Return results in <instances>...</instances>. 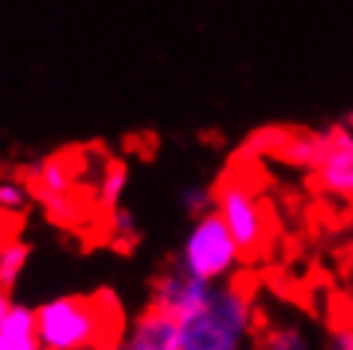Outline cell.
<instances>
[{"label":"cell","mask_w":353,"mask_h":350,"mask_svg":"<svg viewBox=\"0 0 353 350\" xmlns=\"http://www.w3.org/2000/svg\"><path fill=\"white\" fill-rule=\"evenodd\" d=\"M46 350H114L120 344L123 311L111 291L63 296L33 314Z\"/></svg>","instance_id":"6da1fadb"},{"label":"cell","mask_w":353,"mask_h":350,"mask_svg":"<svg viewBox=\"0 0 353 350\" xmlns=\"http://www.w3.org/2000/svg\"><path fill=\"white\" fill-rule=\"evenodd\" d=\"M254 276L234 278L222 291L210 287L204 305L180 320V350H234L249 327Z\"/></svg>","instance_id":"7a4b0ae2"},{"label":"cell","mask_w":353,"mask_h":350,"mask_svg":"<svg viewBox=\"0 0 353 350\" xmlns=\"http://www.w3.org/2000/svg\"><path fill=\"white\" fill-rule=\"evenodd\" d=\"M213 204H216V213L225 218L228 231H231L236 249H240V258L258 260L267 255L272 231H270L267 213H263L261 200L249 183L228 174L213 189Z\"/></svg>","instance_id":"3957f363"},{"label":"cell","mask_w":353,"mask_h":350,"mask_svg":"<svg viewBox=\"0 0 353 350\" xmlns=\"http://www.w3.org/2000/svg\"><path fill=\"white\" fill-rule=\"evenodd\" d=\"M234 258H240V249H236L225 218L219 213H204L186 243V269L201 282H210V278L222 276L234 264Z\"/></svg>","instance_id":"277c9868"},{"label":"cell","mask_w":353,"mask_h":350,"mask_svg":"<svg viewBox=\"0 0 353 350\" xmlns=\"http://www.w3.org/2000/svg\"><path fill=\"white\" fill-rule=\"evenodd\" d=\"M317 186L330 195H353V126L335 123L326 129V150L314 165Z\"/></svg>","instance_id":"5b68a950"},{"label":"cell","mask_w":353,"mask_h":350,"mask_svg":"<svg viewBox=\"0 0 353 350\" xmlns=\"http://www.w3.org/2000/svg\"><path fill=\"white\" fill-rule=\"evenodd\" d=\"M129 350H180V318L162 305L150 302L138 318L129 338Z\"/></svg>","instance_id":"8992f818"},{"label":"cell","mask_w":353,"mask_h":350,"mask_svg":"<svg viewBox=\"0 0 353 350\" xmlns=\"http://www.w3.org/2000/svg\"><path fill=\"white\" fill-rule=\"evenodd\" d=\"M126 180H129V171L123 162H108L99 177V186H96V200H99L102 209L114 213L123 198V189H126Z\"/></svg>","instance_id":"52a82bcc"},{"label":"cell","mask_w":353,"mask_h":350,"mask_svg":"<svg viewBox=\"0 0 353 350\" xmlns=\"http://www.w3.org/2000/svg\"><path fill=\"white\" fill-rule=\"evenodd\" d=\"M24 260H28V246L19 240H10L0 246V287L3 291H10L12 282L19 278Z\"/></svg>","instance_id":"ba28073f"},{"label":"cell","mask_w":353,"mask_h":350,"mask_svg":"<svg viewBox=\"0 0 353 350\" xmlns=\"http://www.w3.org/2000/svg\"><path fill=\"white\" fill-rule=\"evenodd\" d=\"M258 341L261 350H303V338L281 327H258Z\"/></svg>","instance_id":"9c48e42d"},{"label":"cell","mask_w":353,"mask_h":350,"mask_svg":"<svg viewBox=\"0 0 353 350\" xmlns=\"http://www.w3.org/2000/svg\"><path fill=\"white\" fill-rule=\"evenodd\" d=\"M28 195H30V189L21 186V183H15V180L0 183V213H19Z\"/></svg>","instance_id":"30bf717a"},{"label":"cell","mask_w":353,"mask_h":350,"mask_svg":"<svg viewBox=\"0 0 353 350\" xmlns=\"http://www.w3.org/2000/svg\"><path fill=\"white\" fill-rule=\"evenodd\" d=\"M210 200H213V195L210 192H201V189H192L186 195V207L192 209V213H210Z\"/></svg>","instance_id":"8fae6325"},{"label":"cell","mask_w":353,"mask_h":350,"mask_svg":"<svg viewBox=\"0 0 353 350\" xmlns=\"http://www.w3.org/2000/svg\"><path fill=\"white\" fill-rule=\"evenodd\" d=\"M10 311H12V305H10V294L0 287V327H3V320L10 318Z\"/></svg>","instance_id":"7c38bea8"},{"label":"cell","mask_w":353,"mask_h":350,"mask_svg":"<svg viewBox=\"0 0 353 350\" xmlns=\"http://www.w3.org/2000/svg\"><path fill=\"white\" fill-rule=\"evenodd\" d=\"M350 302H353V300H350Z\"/></svg>","instance_id":"4fadbf2b"}]
</instances>
